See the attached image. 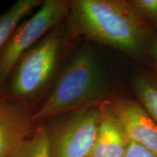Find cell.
<instances>
[{
	"label": "cell",
	"instance_id": "5b68a950",
	"mask_svg": "<svg viewBox=\"0 0 157 157\" xmlns=\"http://www.w3.org/2000/svg\"><path fill=\"white\" fill-rule=\"evenodd\" d=\"M103 105L84 106L65 113L48 129L51 157H89L95 144Z\"/></svg>",
	"mask_w": 157,
	"mask_h": 157
},
{
	"label": "cell",
	"instance_id": "7a4b0ae2",
	"mask_svg": "<svg viewBox=\"0 0 157 157\" xmlns=\"http://www.w3.org/2000/svg\"><path fill=\"white\" fill-rule=\"evenodd\" d=\"M106 84L99 60L89 47H83L70 60L43 104L33 113L36 124L79 108L100 103Z\"/></svg>",
	"mask_w": 157,
	"mask_h": 157
},
{
	"label": "cell",
	"instance_id": "30bf717a",
	"mask_svg": "<svg viewBox=\"0 0 157 157\" xmlns=\"http://www.w3.org/2000/svg\"><path fill=\"white\" fill-rule=\"evenodd\" d=\"M11 157H51L47 127L42 124L36 127L32 135Z\"/></svg>",
	"mask_w": 157,
	"mask_h": 157
},
{
	"label": "cell",
	"instance_id": "ba28073f",
	"mask_svg": "<svg viewBox=\"0 0 157 157\" xmlns=\"http://www.w3.org/2000/svg\"><path fill=\"white\" fill-rule=\"evenodd\" d=\"M129 139L111 108L103 107L95 144L89 157H124Z\"/></svg>",
	"mask_w": 157,
	"mask_h": 157
},
{
	"label": "cell",
	"instance_id": "9a60e30c",
	"mask_svg": "<svg viewBox=\"0 0 157 157\" xmlns=\"http://www.w3.org/2000/svg\"><path fill=\"white\" fill-rule=\"evenodd\" d=\"M5 95V88L0 87V98Z\"/></svg>",
	"mask_w": 157,
	"mask_h": 157
},
{
	"label": "cell",
	"instance_id": "5bb4252c",
	"mask_svg": "<svg viewBox=\"0 0 157 157\" xmlns=\"http://www.w3.org/2000/svg\"><path fill=\"white\" fill-rule=\"evenodd\" d=\"M152 52H153V56H154L157 62V40L155 41L154 44L152 45Z\"/></svg>",
	"mask_w": 157,
	"mask_h": 157
},
{
	"label": "cell",
	"instance_id": "3957f363",
	"mask_svg": "<svg viewBox=\"0 0 157 157\" xmlns=\"http://www.w3.org/2000/svg\"><path fill=\"white\" fill-rule=\"evenodd\" d=\"M65 46V36L58 26L18 59L5 86V94L28 104L39 97L52 81Z\"/></svg>",
	"mask_w": 157,
	"mask_h": 157
},
{
	"label": "cell",
	"instance_id": "9c48e42d",
	"mask_svg": "<svg viewBox=\"0 0 157 157\" xmlns=\"http://www.w3.org/2000/svg\"><path fill=\"white\" fill-rule=\"evenodd\" d=\"M42 0H18L0 15V52L23 21L42 5Z\"/></svg>",
	"mask_w": 157,
	"mask_h": 157
},
{
	"label": "cell",
	"instance_id": "277c9868",
	"mask_svg": "<svg viewBox=\"0 0 157 157\" xmlns=\"http://www.w3.org/2000/svg\"><path fill=\"white\" fill-rule=\"evenodd\" d=\"M69 6V1L66 0H46L33 15L21 23L0 52V87L5 88L22 55L68 16Z\"/></svg>",
	"mask_w": 157,
	"mask_h": 157
},
{
	"label": "cell",
	"instance_id": "8992f818",
	"mask_svg": "<svg viewBox=\"0 0 157 157\" xmlns=\"http://www.w3.org/2000/svg\"><path fill=\"white\" fill-rule=\"evenodd\" d=\"M27 104L0 98V157H11L32 135L36 124Z\"/></svg>",
	"mask_w": 157,
	"mask_h": 157
},
{
	"label": "cell",
	"instance_id": "4fadbf2b",
	"mask_svg": "<svg viewBox=\"0 0 157 157\" xmlns=\"http://www.w3.org/2000/svg\"><path fill=\"white\" fill-rule=\"evenodd\" d=\"M124 157H157L144 147L129 140L128 148Z\"/></svg>",
	"mask_w": 157,
	"mask_h": 157
},
{
	"label": "cell",
	"instance_id": "6da1fadb",
	"mask_svg": "<svg viewBox=\"0 0 157 157\" xmlns=\"http://www.w3.org/2000/svg\"><path fill=\"white\" fill-rule=\"evenodd\" d=\"M68 30L74 36L107 45L129 55L139 54L149 36L143 17L129 1H69Z\"/></svg>",
	"mask_w": 157,
	"mask_h": 157
},
{
	"label": "cell",
	"instance_id": "8fae6325",
	"mask_svg": "<svg viewBox=\"0 0 157 157\" xmlns=\"http://www.w3.org/2000/svg\"><path fill=\"white\" fill-rule=\"evenodd\" d=\"M133 87L140 104L157 124V80L140 75L135 78Z\"/></svg>",
	"mask_w": 157,
	"mask_h": 157
},
{
	"label": "cell",
	"instance_id": "7c38bea8",
	"mask_svg": "<svg viewBox=\"0 0 157 157\" xmlns=\"http://www.w3.org/2000/svg\"><path fill=\"white\" fill-rule=\"evenodd\" d=\"M129 2L143 18L157 25V0H132Z\"/></svg>",
	"mask_w": 157,
	"mask_h": 157
},
{
	"label": "cell",
	"instance_id": "52a82bcc",
	"mask_svg": "<svg viewBox=\"0 0 157 157\" xmlns=\"http://www.w3.org/2000/svg\"><path fill=\"white\" fill-rule=\"evenodd\" d=\"M111 108L122 123L129 139L157 156V124L141 104L118 99Z\"/></svg>",
	"mask_w": 157,
	"mask_h": 157
}]
</instances>
